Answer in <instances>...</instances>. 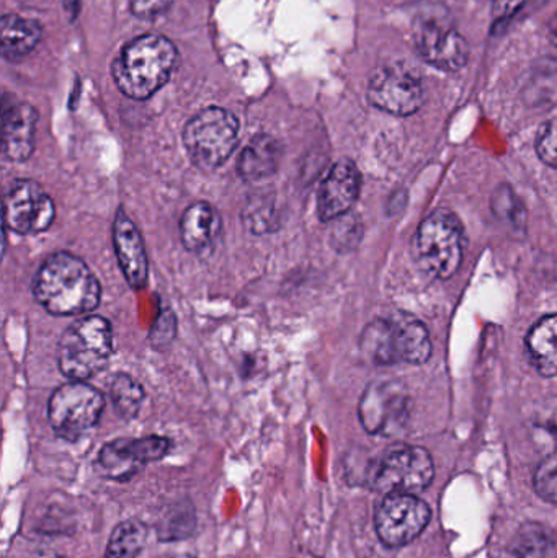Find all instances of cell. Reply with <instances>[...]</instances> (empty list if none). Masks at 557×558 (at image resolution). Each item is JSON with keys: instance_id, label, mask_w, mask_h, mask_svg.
<instances>
[{"instance_id": "cell-4", "label": "cell", "mask_w": 557, "mask_h": 558, "mask_svg": "<svg viewBox=\"0 0 557 558\" xmlns=\"http://www.w3.org/2000/svg\"><path fill=\"white\" fill-rule=\"evenodd\" d=\"M113 353V330L100 315H87L72 322L61 335L58 364L62 376L85 383L97 376Z\"/></svg>"}, {"instance_id": "cell-24", "label": "cell", "mask_w": 557, "mask_h": 558, "mask_svg": "<svg viewBox=\"0 0 557 558\" xmlns=\"http://www.w3.org/2000/svg\"><path fill=\"white\" fill-rule=\"evenodd\" d=\"M144 389L137 380L128 374H118L111 379L110 397L114 410L123 418L131 420L140 413L144 402Z\"/></svg>"}, {"instance_id": "cell-16", "label": "cell", "mask_w": 557, "mask_h": 558, "mask_svg": "<svg viewBox=\"0 0 557 558\" xmlns=\"http://www.w3.org/2000/svg\"><path fill=\"white\" fill-rule=\"evenodd\" d=\"M113 244L118 265H120L128 284L140 291L146 286L149 264H147L143 235L136 225L124 215L123 209H120L114 216Z\"/></svg>"}, {"instance_id": "cell-26", "label": "cell", "mask_w": 557, "mask_h": 558, "mask_svg": "<svg viewBox=\"0 0 557 558\" xmlns=\"http://www.w3.org/2000/svg\"><path fill=\"white\" fill-rule=\"evenodd\" d=\"M535 490L540 498L548 504L557 505V456L546 458L535 474Z\"/></svg>"}, {"instance_id": "cell-7", "label": "cell", "mask_w": 557, "mask_h": 558, "mask_svg": "<svg viewBox=\"0 0 557 558\" xmlns=\"http://www.w3.org/2000/svg\"><path fill=\"white\" fill-rule=\"evenodd\" d=\"M105 397L94 386L71 380L52 392L48 403L49 425L59 438L77 441L100 422Z\"/></svg>"}, {"instance_id": "cell-20", "label": "cell", "mask_w": 557, "mask_h": 558, "mask_svg": "<svg viewBox=\"0 0 557 558\" xmlns=\"http://www.w3.org/2000/svg\"><path fill=\"white\" fill-rule=\"evenodd\" d=\"M41 25L36 20L9 13L0 22V49L3 58L20 61L28 56L41 39Z\"/></svg>"}, {"instance_id": "cell-27", "label": "cell", "mask_w": 557, "mask_h": 558, "mask_svg": "<svg viewBox=\"0 0 557 558\" xmlns=\"http://www.w3.org/2000/svg\"><path fill=\"white\" fill-rule=\"evenodd\" d=\"M535 147L542 162L557 170V120L546 121L540 128Z\"/></svg>"}, {"instance_id": "cell-23", "label": "cell", "mask_w": 557, "mask_h": 558, "mask_svg": "<svg viewBox=\"0 0 557 558\" xmlns=\"http://www.w3.org/2000/svg\"><path fill=\"white\" fill-rule=\"evenodd\" d=\"M147 531L140 521H124L114 527L105 558H136L146 544Z\"/></svg>"}, {"instance_id": "cell-13", "label": "cell", "mask_w": 557, "mask_h": 558, "mask_svg": "<svg viewBox=\"0 0 557 558\" xmlns=\"http://www.w3.org/2000/svg\"><path fill=\"white\" fill-rule=\"evenodd\" d=\"M414 41L419 54L441 71H460L470 59V46L463 35L441 15H427L415 25Z\"/></svg>"}, {"instance_id": "cell-22", "label": "cell", "mask_w": 557, "mask_h": 558, "mask_svg": "<svg viewBox=\"0 0 557 558\" xmlns=\"http://www.w3.org/2000/svg\"><path fill=\"white\" fill-rule=\"evenodd\" d=\"M509 550L516 558H557V534L545 524L526 521L513 536Z\"/></svg>"}, {"instance_id": "cell-30", "label": "cell", "mask_w": 557, "mask_h": 558, "mask_svg": "<svg viewBox=\"0 0 557 558\" xmlns=\"http://www.w3.org/2000/svg\"><path fill=\"white\" fill-rule=\"evenodd\" d=\"M175 325L177 322L172 311H164L160 317L157 318L153 331H150V341H153L154 347L162 348L170 344V341L175 337Z\"/></svg>"}, {"instance_id": "cell-6", "label": "cell", "mask_w": 557, "mask_h": 558, "mask_svg": "<svg viewBox=\"0 0 557 558\" xmlns=\"http://www.w3.org/2000/svg\"><path fill=\"white\" fill-rule=\"evenodd\" d=\"M238 143V118L226 108H205L183 128V144L190 159L206 172L221 167Z\"/></svg>"}, {"instance_id": "cell-9", "label": "cell", "mask_w": 557, "mask_h": 558, "mask_svg": "<svg viewBox=\"0 0 557 558\" xmlns=\"http://www.w3.org/2000/svg\"><path fill=\"white\" fill-rule=\"evenodd\" d=\"M411 407V393L404 384L399 380L372 383L360 400V422L370 435L389 438L405 428Z\"/></svg>"}, {"instance_id": "cell-2", "label": "cell", "mask_w": 557, "mask_h": 558, "mask_svg": "<svg viewBox=\"0 0 557 558\" xmlns=\"http://www.w3.org/2000/svg\"><path fill=\"white\" fill-rule=\"evenodd\" d=\"M179 52L160 35H144L121 49L113 62L114 84L133 100H147L172 77Z\"/></svg>"}, {"instance_id": "cell-12", "label": "cell", "mask_w": 557, "mask_h": 558, "mask_svg": "<svg viewBox=\"0 0 557 558\" xmlns=\"http://www.w3.org/2000/svg\"><path fill=\"white\" fill-rule=\"evenodd\" d=\"M3 215L7 228L15 234H39L55 222V202L33 180H15L3 199Z\"/></svg>"}, {"instance_id": "cell-14", "label": "cell", "mask_w": 557, "mask_h": 558, "mask_svg": "<svg viewBox=\"0 0 557 558\" xmlns=\"http://www.w3.org/2000/svg\"><path fill=\"white\" fill-rule=\"evenodd\" d=\"M170 441L162 436L137 439H117L104 446L98 464L107 477L128 481L149 462L159 461L169 452Z\"/></svg>"}, {"instance_id": "cell-18", "label": "cell", "mask_w": 557, "mask_h": 558, "mask_svg": "<svg viewBox=\"0 0 557 558\" xmlns=\"http://www.w3.org/2000/svg\"><path fill=\"white\" fill-rule=\"evenodd\" d=\"M221 231V215L205 202L190 205L180 219V239L183 247L193 254L209 251L218 241Z\"/></svg>"}, {"instance_id": "cell-3", "label": "cell", "mask_w": 557, "mask_h": 558, "mask_svg": "<svg viewBox=\"0 0 557 558\" xmlns=\"http://www.w3.org/2000/svg\"><path fill=\"white\" fill-rule=\"evenodd\" d=\"M360 350L375 366L424 364L432 354L431 333L414 315L396 312L366 325L360 337Z\"/></svg>"}, {"instance_id": "cell-32", "label": "cell", "mask_w": 557, "mask_h": 558, "mask_svg": "<svg viewBox=\"0 0 557 558\" xmlns=\"http://www.w3.org/2000/svg\"><path fill=\"white\" fill-rule=\"evenodd\" d=\"M526 0H494V16L497 20H507L516 15Z\"/></svg>"}, {"instance_id": "cell-29", "label": "cell", "mask_w": 557, "mask_h": 558, "mask_svg": "<svg viewBox=\"0 0 557 558\" xmlns=\"http://www.w3.org/2000/svg\"><path fill=\"white\" fill-rule=\"evenodd\" d=\"M337 225L336 232H334L332 239L339 248H350L353 244H359L362 239V226L359 225L353 216H342V218L336 219Z\"/></svg>"}, {"instance_id": "cell-34", "label": "cell", "mask_w": 557, "mask_h": 558, "mask_svg": "<svg viewBox=\"0 0 557 558\" xmlns=\"http://www.w3.org/2000/svg\"><path fill=\"white\" fill-rule=\"evenodd\" d=\"M549 36H552V41L555 43L557 48V16L549 22Z\"/></svg>"}, {"instance_id": "cell-19", "label": "cell", "mask_w": 557, "mask_h": 558, "mask_svg": "<svg viewBox=\"0 0 557 558\" xmlns=\"http://www.w3.org/2000/svg\"><path fill=\"white\" fill-rule=\"evenodd\" d=\"M283 146L268 134H257L239 157L238 172L245 182H258L274 175L280 167Z\"/></svg>"}, {"instance_id": "cell-31", "label": "cell", "mask_w": 557, "mask_h": 558, "mask_svg": "<svg viewBox=\"0 0 557 558\" xmlns=\"http://www.w3.org/2000/svg\"><path fill=\"white\" fill-rule=\"evenodd\" d=\"M172 3L173 0H130V9L137 19L150 20L162 15Z\"/></svg>"}, {"instance_id": "cell-21", "label": "cell", "mask_w": 557, "mask_h": 558, "mask_svg": "<svg viewBox=\"0 0 557 558\" xmlns=\"http://www.w3.org/2000/svg\"><path fill=\"white\" fill-rule=\"evenodd\" d=\"M533 367L543 377L557 376V314L540 318L526 335Z\"/></svg>"}, {"instance_id": "cell-10", "label": "cell", "mask_w": 557, "mask_h": 558, "mask_svg": "<svg viewBox=\"0 0 557 558\" xmlns=\"http://www.w3.org/2000/svg\"><path fill=\"white\" fill-rule=\"evenodd\" d=\"M431 518V508L417 495L389 494L376 508V533L386 547H404L421 536Z\"/></svg>"}, {"instance_id": "cell-28", "label": "cell", "mask_w": 557, "mask_h": 558, "mask_svg": "<svg viewBox=\"0 0 557 558\" xmlns=\"http://www.w3.org/2000/svg\"><path fill=\"white\" fill-rule=\"evenodd\" d=\"M533 425L555 445L557 451V396L543 400L533 416Z\"/></svg>"}, {"instance_id": "cell-5", "label": "cell", "mask_w": 557, "mask_h": 558, "mask_svg": "<svg viewBox=\"0 0 557 558\" xmlns=\"http://www.w3.org/2000/svg\"><path fill=\"white\" fill-rule=\"evenodd\" d=\"M467 234L460 219L450 209L432 213L419 228L414 241L419 267L438 279L457 274L463 262Z\"/></svg>"}, {"instance_id": "cell-15", "label": "cell", "mask_w": 557, "mask_h": 558, "mask_svg": "<svg viewBox=\"0 0 557 558\" xmlns=\"http://www.w3.org/2000/svg\"><path fill=\"white\" fill-rule=\"evenodd\" d=\"M362 190V173L352 160L334 163L317 193V215L323 222H332L349 215Z\"/></svg>"}, {"instance_id": "cell-25", "label": "cell", "mask_w": 557, "mask_h": 558, "mask_svg": "<svg viewBox=\"0 0 557 558\" xmlns=\"http://www.w3.org/2000/svg\"><path fill=\"white\" fill-rule=\"evenodd\" d=\"M491 206H493L494 215H496V218H499L500 221L512 226V229H516V231H519V229L525 231V208H523L520 199L517 198L516 193L510 190V186H499L493 195Z\"/></svg>"}, {"instance_id": "cell-8", "label": "cell", "mask_w": 557, "mask_h": 558, "mask_svg": "<svg viewBox=\"0 0 557 558\" xmlns=\"http://www.w3.org/2000/svg\"><path fill=\"white\" fill-rule=\"evenodd\" d=\"M435 477L434 459L421 446L398 445L385 452L372 475L379 494H422Z\"/></svg>"}, {"instance_id": "cell-11", "label": "cell", "mask_w": 557, "mask_h": 558, "mask_svg": "<svg viewBox=\"0 0 557 558\" xmlns=\"http://www.w3.org/2000/svg\"><path fill=\"white\" fill-rule=\"evenodd\" d=\"M368 100L373 107L386 113L409 117L421 110L424 105V82L405 65H385L372 75Z\"/></svg>"}, {"instance_id": "cell-33", "label": "cell", "mask_w": 557, "mask_h": 558, "mask_svg": "<svg viewBox=\"0 0 557 558\" xmlns=\"http://www.w3.org/2000/svg\"><path fill=\"white\" fill-rule=\"evenodd\" d=\"M65 9L71 13L72 19L77 15L78 7H81V0H64Z\"/></svg>"}, {"instance_id": "cell-17", "label": "cell", "mask_w": 557, "mask_h": 558, "mask_svg": "<svg viewBox=\"0 0 557 558\" xmlns=\"http://www.w3.org/2000/svg\"><path fill=\"white\" fill-rule=\"evenodd\" d=\"M38 111L29 104L3 105L2 153L7 160L25 162L35 150Z\"/></svg>"}, {"instance_id": "cell-1", "label": "cell", "mask_w": 557, "mask_h": 558, "mask_svg": "<svg viewBox=\"0 0 557 558\" xmlns=\"http://www.w3.org/2000/svg\"><path fill=\"white\" fill-rule=\"evenodd\" d=\"M38 304L58 317L94 312L100 304L101 286L82 258L58 252L46 258L33 281Z\"/></svg>"}]
</instances>
